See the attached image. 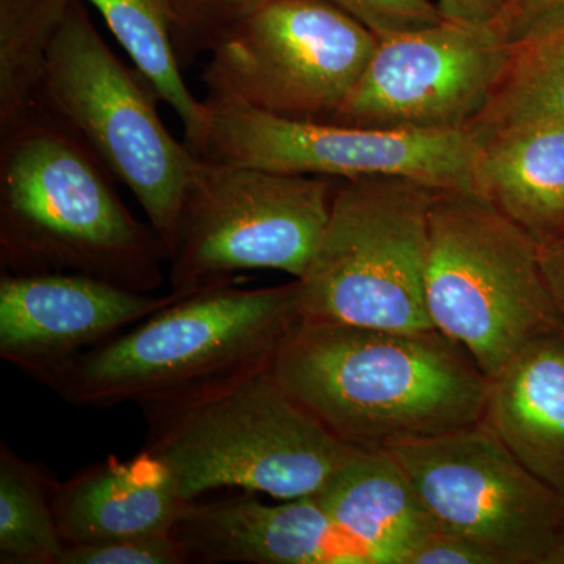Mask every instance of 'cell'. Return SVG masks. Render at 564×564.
I'll list each match as a JSON object with an SVG mask.
<instances>
[{
  "label": "cell",
  "mask_w": 564,
  "mask_h": 564,
  "mask_svg": "<svg viewBox=\"0 0 564 564\" xmlns=\"http://www.w3.org/2000/svg\"><path fill=\"white\" fill-rule=\"evenodd\" d=\"M274 378L343 443L388 452L480 422L489 378L437 329L395 332L300 317Z\"/></svg>",
  "instance_id": "1"
},
{
  "label": "cell",
  "mask_w": 564,
  "mask_h": 564,
  "mask_svg": "<svg viewBox=\"0 0 564 564\" xmlns=\"http://www.w3.org/2000/svg\"><path fill=\"white\" fill-rule=\"evenodd\" d=\"M111 182L84 144L39 110L0 137L2 272L84 274L158 291L169 250Z\"/></svg>",
  "instance_id": "2"
},
{
  "label": "cell",
  "mask_w": 564,
  "mask_h": 564,
  "mask_svg": "<svg viewBox=\"0 0 564 564\" xmlns=\"http://www.w3.org/2000/svg\"><path fill=\"white\" fill-rule=\"evenodd\" d=\"M300 317L299 280L214 285L82 352L46 386L66 403L95 410L191 402L272 367Z\"/></svg>",
  "instance_id": "3"
},
{
  "label": "cell",
  "mask_w": 564,
  "mask_h": 564,
  "mask_svg": "<svg viewBox=\"0 0 564 564\" xmlns=\"http://www.w3.org/2000/svg\"><path fill=\"white\" fill-rule=\"evenodd\" d=\"M141 411L144 451L169 467L188 502L225 488L315 496L359 452L293 399L272 367L191 402Z\"/></svg>",
  "instance_id": "4"
},
{
  "label": "cell",
  "mask_w": 564,
  "mask_h": 564,
  "mask_svg": "<svg viewBox=\"0 0 564 564\" xmlns=\"http://www.w3.org/2000/svg\"><path fill=\"white\" fill-rule=\"evenodd\" d=\"M426 307L488 378L530 344L563 332L540 245L474 193L443 192L430 212Z\"/></svg>",
  "instance_id": "5"
},
{
  "label": "cell",
  "mask_w": 564,
  "mask_h": 564,
  "mask_svg": "<svg viewBox=\"0 0 564 564\" xmlns=\"http://www.w3.org/2000/svg\"><path fill=\"white\" fill-rule=\"evenodd\" d=\"M154 98L150 84L126 68L74 0L52 44L35 110L133 193L170 258L198 158L163 124Z\"/></svg>",
  "instance_id": "6"
},
{
  "label": "cell",
  "mask_w": 564,
  "mask_h": 564,
  "mask_svg": "<svg viewBox=\"0 0 564 564\" xmlns=\"http://www.w3.org/2000/svg\"><path fill=\"white\" fill-rule=\"evenodd\" d=\"M437 192L395 177L339 181L321 243L299 280L302 317L433 329L426 262Z\"/></svg>",
  "instance_id": "7"
},
{
  "label": "cell",
  "mask_w": 564,
  "mask_h": 564,
  "mask_svg": "<svg viewBox=\"0 0 564 564\" xmlns=\"http://www.w3.org/2000/svg\"><path fill=\"white\" fill-rule=\"evenodd\" d=\"M339 181L198 158L169 258L172 292L188 296L250 270L300 280L325 231Z\"/></svg>",
  "instance_id": "8"
},
{
  "label": "cell",
  "mask_w": 564,
  "mask_h": 564,
  "mask_svg": "<svg viewBox=\"0 0 564 564\" xmlns=\"http://www.w3.org/2000/svg\"><path fill=\"white\" fill-rule=\"evenodd\" d=\"M380 39L332 0H272L209 52L206 102L326 121Z\"/></svg>",
  "instance_id": "9"
},
{
  "label": "cell",
  "mask_w": 564,
  "mask_h": 564,
  "mask_svg": "<svg viewBox=\"0 0 564 564\" xmlns=\"http://www.w3.org/2000/svg\"><path fill=\"white\" fill-rule=\"evenodd\" d=\"M440 532L491 564H564V500L481 419L388 451Z\"/></svg>",
  "instance_id": "10"
},
{
  "label": "cell",
  "mask_w": 564,
  "mask_h": 564,
  "mask_svg": "<svg viewBox=\"0 0 564 564\" xmlns=\"http://www.w3.org/2000/svg\"><path fill=\"white\" fill-rule=\"evenodd\" d=\"M204 104L206 124L191 148L204 161L337 181L395 177L436 191L474 193L481 143L469 129L362 128Z\"/></svg>",
  "instance_id": "11"
},
{
  "label": "cell",
  "mask_w": 564,
  "mask_h": 564,
  "mask_svg": "<svg viewBox=\"0 0 564 564\" xmlns=\"http://www.w3.org/2000/svg\"><path fill=\"white\" fill-rule=\"evenodd\" d=\"M516 47L497 25L443 21L380 39L329 122L410 131H464L489 106Z\"/></svg>",
  "instance_id": "12"
},
{
  "label": "cell",
  "mask_w": 564,
  "mask_h": 564,
  "mask_svg": "<svg viewBox=\"0 0 564 564\" xmlns=\"http://www.w3.org/2000/svg\"><path fill=\"white\" fill-rule=\"evenodd\" d=\"M180 299L84 274L2 272L0 358L46 386L82 352Z\"/></svg>",
  "instance_id": "13"
},
{
  "label": "cell",
  "mask_w": 564,
  "mask_h": 564,
  "mask_svg": "<svg viewBox=\"0 0 564 564\" xmlns=\"http://www.w3.org/2000/svg\"><path fill=\"white\" fill-rule=\"evenodd\" d=\"M173 533L192 563L372 564L315 496L280 505L254 497L195 500Z\"/></svg>",
  "instance_id": "14"
},
{
  "label": "cell",
  "mask_w": 564,
  "mask_h": 564,
  "mask_svg": "<svg viewBox=\"0 0 564 564\" xmlns=\"http://www.w3.org/2000/svg\"><path fill=\"white\" fill-rule=\"evenodd\" d=\"M191 505L169 467L144 448L124 462L90 464L54 491L66 547L173 533Z\"/></svg>",
  "instance_id": "15"
},
{
  "label": "cell",
  "mask_w": 564,
  "mask_h": 564,
  "mask_svg": "<svg viewBox=\"0 0 564 564\" xmlns=\"http://www.w3.org/2000/svg\"><path fill=\"white\" fill-rule=\"evenodd\" d=\"M484 421L564 500V329L534 340L489 378Z\"/></svg>",
  "instance_id": "16"
},
{
  "label": "cell",
  "mask_w": 564,
  "mask_h": 564,
  "mask_svg": "<svg viewBox=\"0 0 564 564\" xmlns=\"http://www.w3.org/2000/svg\"><path fill=\"white\" fill-rule=\"evenodd\" d=\"M315 497L372 564H410L437 530L389 452L359 451Z\"/></svg>",
  "instance_id": "17"
},
{
  "label": "cell",
  "mask_w": 564,
  "mask_h": 564,
  "mask_svg": "<svg viewBox=\"0 0 564 564\" xmlns=\"http://www.w3.org/2000/svg\"><path fill=\"white\" fill-rule=\"evenodd\" d=\"M474 193L538 245L564 237V122L525 126L481 143Z\"/></svg>",
  "instance_id": "18"
},
{
  "label": "cell",
  "mask_w": 564,
  "mask_h": 564,
  "mask_svg": "<svg viewBox=\"0 0 564 564\" xmlns=\"http://www.w3.org/2000/svg\"><path fill=\"white\" fill-rule=\"evenodd\" d=\"M132 58L152 91L169 104L184 126L185 144L192 148L206 124L207 107L193 96L182 76L174 46L170 0H87Z\"/></svg>",
  "instance_id": "19"
},
{
  "label": "cell",
  "mask_w": 564,
  "mask_h": 564,
  "mask_svg": "<svg viewBox=\"0 0 564 564\" xmlns=\"http://www.w3.org/2000/svg\"><path fill=\"white\" fill-rule=\"evenodd\" d=\"M74 0H0V137L35 111L52 44Z\"/></svg>",
  "instance_id": "20"
},
{
  "label": "cell",
  "mask_w": 564,
  "mask_h": 564,
  "mask_svg": "<svg viewBox=\"0 0 564 564\" xmlns=\"http://www.w3.org/2000/svg\"><path fill=\"white\" fill-rule=\"evenodd\" d=\"M57 478L0 444V563L61 564L66 544L54 510Z\"/></svg>",
  "instance_id": "21"
},
{
  "label": "cell",
  "mask_w": 564,
  "mask_h": 564,
  "mask_svg": "<svg viewBox=\"0 0 564 564\" xmlns=\"http://www.w3.org/2000/svg\"><path fill=\"white\" fill-rule=\"evenodd\" d=\"M544 122H564V28L516 47L496 95L470 131L485 143Z\"/></svg>",
  "instance_id": "22"
},
{
  "label": "cell",
  "mask_w": 564,
  "mask_h": 564,
  "mask_svg": "<svg viewBox=\"0 0 564 564\" xmlns=\"http://www.w3.org/2000/svg\"><path fill=\"white\" fill-rule=\"evenodd\" d=\"M272 0H170L174 46L182 68L210 52L229 32Z\"/></svg>",
  "instance_id": "23"
},
{
  "label": "cell",
  "mask_w": 564,
  "mask_h": 564,
  "mask_svg": "<svg viewBox=\"0 0 564 564\" xmlns=\"http://www.w3.org/2000/svg\"><path fill=\"white\" fill-rule=\"evenodd\" d=\"M187 549L174 533L109 543L68 545L61 564H187Z\"/></svg>",
  "instance_id": "24"
},
{
  "label": "cell",
  "mask_w": 564,
  "mask_h": 564,
  "mask_svg": "<svg viewBox=\"0 0 564 564\" xmlns=\"http://www.w3.org/2000/svg\"><path fill=\"white\" fill-rule=\"evenodd\" d=\"M378 36L417 31L444 21L433 0H332Z\"/></svg>",
  "instance_id": "25"
},
{
  "label": "cell",
  "mask_w": 564,
  "mask_h": 564,
  "mask_svg": "<svg viewBox=\"0 0 564 564\" xmlns=\"http://www.w3.org/2000/svg\"><path fill=\"white\" fill-rule=\"evenodd\" d=\"M564 28V0H510L499 29L514 47Z\"/></svg>",
  "instance_id": "26"
},
{
  "label": "cell",
  "mask_w": 564,
  "mask_h": 564,
  "mask_svg": "<svg viewBox=\"0 0 564 564\" xmlns=\"http://www.w3.org/2000/svg\"><path fill=\"white\" fill-rule=\"evenodd\" d=\"M410 564H491V560L462 538L436 530L414 552Z\"/></svg>",
  "instance_id": "27"
},
{
  "label": "cell",
  "mask_w": 564,
  "mask_h": 564,
  "mask_svg": "<svg viewBox=\"0 0 564 564\" xmlns=\"http://www.w3.org/2000/svg\"><path fill=\"white\" fill-rule=\"evenodd\" d=\"M445 21L499 28L510 0H434Z\"/></svg>",
  "instance_id": "28"
},
{
  "label": "cell",
  "mask_w": 564,
  "mask_h": 564,
  "mask_svg": "<svg viewBox=\"0 0 564 564\" xmlns=\"http://www.w3.org/2000/svg\"><path fill=\"white\" fill-rule=\"evenodd\" d=\"M540 261L564 328V237L554 242L540 245Z\"/></svg>",
  "instance_id": "29"
}]
</instances>
